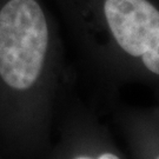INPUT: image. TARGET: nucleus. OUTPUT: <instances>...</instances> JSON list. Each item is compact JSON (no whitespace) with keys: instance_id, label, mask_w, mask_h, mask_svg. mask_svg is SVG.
Returning <instances> with one entry per match:
<instances>
[{"instance_id":"obj_1","label":"nucleus","mask_w":159,"mask_h":159,"mask_svg":"<svg viewBox=\"0 0 159 159\" xmlns=\"http://www.w3.org/2000/svg\"><path fill=\"white\" fill-rule=\"evenodd\" d=\"M51 30L37 0L0 4V148L27 152L45 134Z\"/></svg>"},{"instance_id":"obj_2","label":"nucleus","mask_w":159,"mask_h":159,"mask_svg":"<svg viewBox=\"0 0 159 159\" xmlns=\"http://www.w3.org/2000/svg\"><path fill=\"white\" fill-rule=\"evenodd\" d=\"M104 17L123 51L159 75V10L148 0H105Z\"/></svg>"},{"instance_id":"obj_3","label":"nucleus","mask_w":159,"mask_h":159,"mask_svg":"<svg viewBox=\"0 0 159 159\" xmlns=\"http://www.w3.org/2000/svg\"><path fill=\"white\" fill-rule=\"evenodd\" d=\"M59 159H120L118 156L113 152H102L98 156L93 157L87 153H67L60 154Z\"/></svg>"},{"instance_id":"obj_4","label":"nucleus","mask_w":159,"mask_h":159,"mask_svg":"<svg viewBox=\"0 0 159 159\" xmlns=\"http://www.w3.org/2000/svg\"><path fill=\"white\" fill-rule=\"evenodd\" d=\"M157 159H159V157H157Z\"/></svg>"}]
</instances>
